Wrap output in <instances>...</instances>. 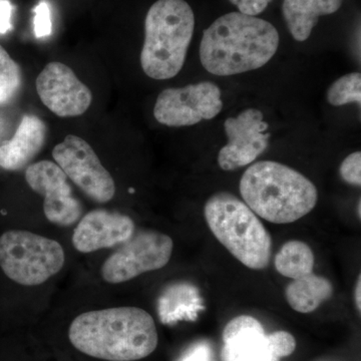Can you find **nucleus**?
Instances as JSON below:
<instances>
[{"instance_id": "f257e3e1", "label": "nucleus", "mask_w": 361, "mask_h": 361, "mask_svg": "<svg viewBox=\"0 0 361 361\" xmlns=\"http://www.w3.org/2000/svg\"><path fill=\"white\" fill-rule=\"evenodd\" d=\"M68 338L80 353L108 361L142 360L159 342L153 316L135 306L82 313L71 322Z\"/></svg>"}, {"instance_id": "f03ea898", "label": "nucleus", "mask_w": 361, "mask_h": 361, "mask_svg": "<svg viewBox=\"0 0 361 361\" xmlns=\"http://www.w3.org/2000/svg\"><path fill=\"white\" fill-rule=\"evenodd\" d=\"M279 33L269 21L241 13L217 18L204 32L202 66L219 77L258 70L276 54Z\"/></svg>"}, {"instance_id": "7ed1b4c3", "label": "nucleus", "mask_w": 361, "mask_h": 361, "mask_svg": "<svg viewBox=\"0 0 361 361\" xmlns=\"http://www.w3.org/2000/svg\"><path fill=\"white\" fill-rule=\"evenodd\" d=\"M240 194L258 217L273 224H290L315 208V185L305 176L274 161H260L240 180Z\"/></svg>"}, {"instance_id": "20e7f679", "label": "nucleus", "mask_w": 361, "mask_h": 361, "mask_svg": "<svg viewBox=\"0 0 361 361\" xmlns=\"http://www.w3.org/2000/svg\"><path fill=\"white\" fill-rule=\"evenodd\" d=\"M195 30V14L185 0H158L145 20L142 71L154 80L176 77L184 66Z\"/></svg>"}, {"instance_id": "39448f33", "label": "nucleus", "mask_w": 361, "mask_h": 361, "mask_svg": "<svg viewBox=\"0 0 361 361\" xmlns=\"http://www.w3.org/2000/svg\"><path fill=\"white\" fill-rule=\"evenodd\" d=\"M204 216L216 239L242 264L253 270L269 265V232L245 202L228 192H219L206 202Z\"/></svg>"}, {"instance_id": "423d86ee", "label": "nucleus", "mask_w": 361, "mask_h": 361, "mask_svg": "<svg viewBox=\"0 0 361 361\" xmlns=\"http://www.w3.org/2000/svg\"><path fill=\"white\" fill-rule=\"evenodd\" d=\"M65 262V250L56 240L25 230H7L0 235V271L14 283H44Z\"/></svg>"}, {"instance_id": "0eeeda50", "label": "nucleus", "mask_w": 361, "mask_h": 361, "mask_svg": "<svg viewBox=\"0 0 361 361\" xmlns=\"http://www.w3.org/2000/svg\"><path fill=\"white\" fill-rule=\"evenodd\" d=\"M174 242L165 233L142 229L118 246L102 266L106 283L120 284L165 267L171 260Z\"/></svg>"}, {"instance_id": "6e6552de", "label": "nucleus", "mask_w": 361, "mask_h": 361, "mask_svg": "<svg viewBox=\"0 0 361 361\" xmlns=\"http://www.w3.org/2000/svg\"><path fill=\"white\" fill-rule=\"evenodd\" d=\"M52 157L66 177L92 201L106 203L115 196V180L94 149L82 137L66 135L52 149Z\"/></svg>"}, {"instance_id": "1a4fd4ad", "label": "nucleus", "mask_w": 361, "mask_h": 361, "mask_svg": "<svg viewBox=\"0 0 361 361\" xmlns=\"http://www.w3.org/2000/svg\"><path fill=\"white\" fill-rule=\"evenodd\" d=\"M222 92L211 82L167 89L157 99L154 116L168 127H187L212 120L223 109Z\"/></svg>"}, {"instance_id": "9d476101", "label": "nucleus", "mask_w": 361, "mask_h": 361, "mask_svg": "<svg viewBox=\"0 0 361 361\" xmlns=\"http://www.w3.org/2000/svg\"><path fill=\"white\" fill-rule=\"evenodd\" d=\"M25 180L35 193L44 196V215L52 224L68 227L82 218L84 207L73 197L68 177L58 164H32L26 168Z\"/></svg>"}, {"instance_id": "9b49d317", "label": "nucleus", "mask_w": 361, "mask_h": 361, "mask_svg": "<svg viewBox=\"0 0 361 361\" xmlns=\"http://www.w3.org/2000/svg\"><path fill=\"white\" fill-rule=\"evenodd\" d=\"M227 144L220 149L218 164L224 171H234L250 165L269 145V126L263 114L256 109H247L224 123Z\"/></svg>"}, {"instance_id": "f8f14e48", "label": "nucleus", "mask_w": 361, "mask_h": 361, "mask_svg": "<svg viewBox=\"0 0 361 361\" xmlns=\"http://www.w3.org/2000/svg\"><path fill=\"white\" fill-rule=\"evenodd\" d=\"M35 85L42 104L61 118L82 116L92 104V92L65 63L47 65Z\"/></svg>"}, {"instance_id": "ddd939ff", "label": "nucleus", "mask_w": 361, "mask_h": 361, "mask_svg": "<svg viewBox=\"0 0 361 361\" xmlns=\"http://www.w3.org/2000/svg\"><path fill=\"white\" fill-rule=\"evenodd\" d=\"M135 231L129 216L106 210H94L80 218L73 234V245L80 253L120 246Z\"/></svg>"}, {"instance_id": "4468645a", "label": "nucleus", "mask_w": 361, "mask_h": 361, "mask_svg": "<svg viewBox=\"0 0 361 361\" xmlns=\"http://www.w3.org/2000/svg\"><path fill=\"white\" fill-rule=\"evenodd\" d=\"M222 361H265L271 349L259 320L249 315L233 318L223 330Z\"/></svg>"}, {"instance_id": "2eb2a0df", "label": "nucleus", "mask_w": 361, "mask_h": 361, "mask_svg": "<svg viewBox=\"0 0 361 361\" xmlns=\"http://www.w3.org/2000/svg\"><path fill=\"white\" fill-rule=\"evenodd\" d=\"M47 137V127L42 118L25 115L13 139L0 147V168L11 172L23 170L35 158Z\"/></svg>"}, {"instance_id": "dca6fc26", "label": "nucleus", "mask_w": 361, "mask_h": 361, "mask_svg": "<svg viewBox=\"0 0 361 361\" xmlns=\"http://www.w3.org/2000/svg\"><path fill=\"white\" fill-rule=\"evenodd\" d=\"M204 310L205 305L199 289L186 282L170 285L159 298V316L164 324L195 322Z\"/></svg>"}, {"instance_id": "f3484780", "label": "nucleus", "mask_w": 361, "mask_h": 361, "mask_svg": "<svg viewBox=\"0 0 361 361\" xmlns=\"http://www.w3.org/2000/svg\"><path fill=\"white\" fill-rule=\"evenodd\" d=\"M343 0H283L282 13L287 27L297 42L310 39L320 16L336 13Z\"/></svg>"}, {"instance_id": "a211bd4d", "label": "nucleus", "mask_w": 361, "mask_h": 361, "mask_svg": "<svg viewBox=\"0 0 361 361\" xmlns=\"http://www.w3.org/2000/svg\"><path fill=\"white\" fill-rule=\"evenodd\" d=\"M334 285L327 278L310 274L294 279L285 289V298L292 310L311 313L331 298Z\"/></svg>"}, {"instance_id": "6ab92c4d", "label": "nucleus", "mask_w": 361, "mask_h": 361, "mask_svg": "<svg viewBox=\"0 0 361 361\" xmlns=\"http://www.w3.org/2000/svg\"><path fill=\"white\" fill-rule=\"evenodd\" d=\"M315 257L305 242L290 240L280 248L274 259L275 269L282 276L298 279L312 273Z\"/></svg>"}, {"instance_id": "aec40b11", "label": "nucleus", "mask_w": 361, "mask_h": 361, "mask_svg": "<svg viewBox=\"0 0 361 361\" xmlns=\"http://www.w3.org/2000/svg\"><path fill=\"white\" fill-rule=\"evenodd\" d=\"M23 84L20 66L0 44V104L11 102Z\"/></svg>"}, {"instance_id": "412c9836", "label": "nucleus", "mask_w": 361, "mask_h": 361, "mask_svg": "<svg viewBox=\"0 0 361 361\" xmlns=\"http://www.w3.org/2000/svg\"><path fill=\"white\" fill-rule=\"evenodd\" d=\"M327 101L334 106L361 103V75L351 73L339 78L331 85L326 94Z\"/></svg>"}, {"instance_id": "4be33fe9", "label": "nucleus", "mask_w": 361, "mask_h": 361, "mask_svg": "<svg viewBox=\"0 0 361 361\" xmlns=\"http://www.w3.org/2000/svg\"><path fill=\"white\" fill-rule=\"evenodd\" d=\"M268 345L278 357H287L295 351L296 341L289 332L275 331L267 336Z\"/></svg>"}, {"instance_id": "5701e85b", "label": "nucleus", "mask_w": 361, "mask_h": 361, "mask_svg": "<svg viewBox=\"0 0 361 361\" xmlns=\"http://www.w3.org/2000/svg\"><path fill=\"white\" fill-rule=\"evenodd\" d=\"M341 176L348 184L360 187L361 185V153L355 152L346 157L339 169Z\"/></svg>"}, {"instance_id": "b1692460", "label": "nucleus", "mask_w": 361, "mask_h": 361, "mask_svg": "<svg viewBox=\"0 0 361 361\" xmlns=\"http://www.w3.org/2000/svg\"><path fill=\"white\" fill-rule=\"evenodd\" d=\"M35 35L37 39L47 37L51 35L52 23L51 8L47 1H40L35 8L33 18Z\"/></svg>"}, {"instance_id": "393cba45", "label": "nucleus", "mask_w": 361, "mask_h": 361, "mask_svg": "<svg viewBox=\"0 0 361 361\" xmlns=\"http://www.w3.org/2000/svg\"><path fill=\"white\" fill-rule=\"evenodd\" d=\"M179 361H216L215 353L208 341H201L190 346Z\"/></svg>"}, {"instance_id": "a878e982", "label": "nucleus", "mask_w": 361, "mask_h": 361, "mask_svg": "<svg viewBox=\"0 0 361 361\" xmlns=\"http://www.w3.org/2000/svg\"><path fill=\"white\" fill-rule=\"evenodd\" d=\"M229 1L237 6L239 13L256 16L267 8L272 0H229Z\"/></svg>"}, {"instance_id": "bb28decb", "label": "nucleus", "mask_w": 361, "mask_h": 361, "mask_svg": "<svg viewBox=\"0 0 361 361\" xmlns=\"http://www.w3.org/2000/svg\"><path fill=\"white\" fill-rule=\"evenodd\" d=\"M13 6L9 0H0V33L4 35L13 28L11 16Z\"/></svg>"}, {"instance_id": "cd10ccee", "label": "nucleus", "mask_w": 361, "mask_h": 361, "mask_svg": "<svg viewBox=\"0 0 361 361\" xmlns=\"http://www.w3.org/2000/svg\"><path fill=\"white\" fill-rule=\"evenodd\" d=\"M361 280L360 275L358 276L357 281H356L355 289V307L356 310H358V312L361 311Z\"/></svg>"}, {"instance_id": "c85d7f7f", "label": "nucleus", "mask_w": 361, "mask_h": 361, "mask_svg": "<svg viewBox=\"0 0 361 361\" xmlns=\"http://www.w3.org/2000/svg\"><path fill=\"white\" fill-rule=\"evenodd\" d=\"M360 204H361V202H358V217L360 218V216H361V213H360Z\"/></svg>"}, {"instance_id": "c756f323", "label": "nucleus", "mask_w": 361, "mask_h": 361, "mask_svg": "<svg viewBox=\"0 0 361 361\" xmlns=\"http://www.w3.org/2000/svg\"><path fill=\"white\" fill-rule=\"evenodd\" d=\"M320 361H331V360H320Z\"/></svg>"}]
</instances>
